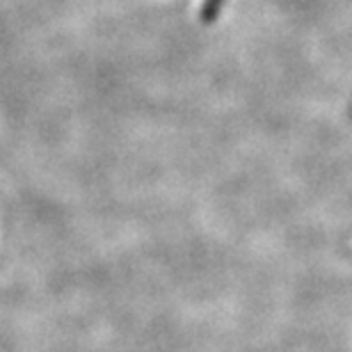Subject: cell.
<instances>
[{"label": "cell", "instance_id": "1", "mask_svg": "<svg viewBox=\"0 0 352 352\" xmlns=\"http://www.w3.org/2000/svg\"><path fill=\"white\" fill-rule=\"evenodd\" d=\"M220 3L222 0H206V3H204V19H213Z\"/></svg>", "mask_w": 352, "mask_h": 352}]
</instances>
